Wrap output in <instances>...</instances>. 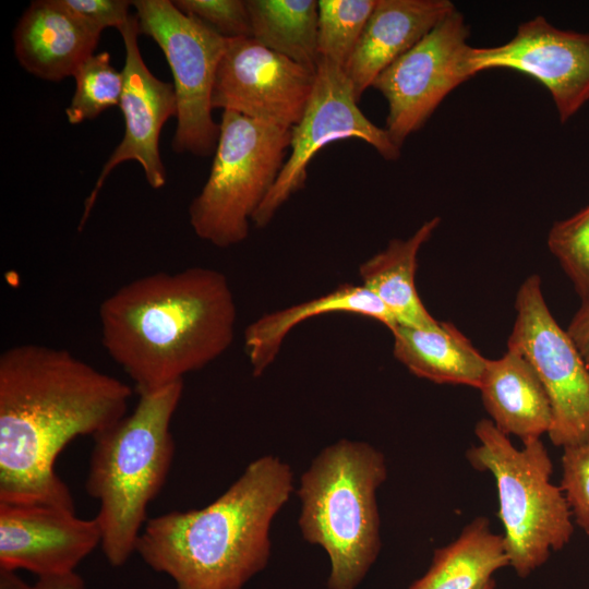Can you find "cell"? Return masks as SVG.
Instances as JSON below:
<instances>
[{
	"label": "cell",
	"instance_id": "e0dca14e",
	"mask_svg": "<svg viewBox=\"0 0 589 589\" xmlns=\"http://www.w3.org/2000/svg\"><path fill=\"white\" fill-rule=\"evenodd\" d=\"M99 37L53 0H37L16 24L14 53L31 74L58 82L73 76L81 63L94 55Z\"/></svg>",
	"mask_w": 589,
	"mask_h": 589
},
{
	"label": "cell",
	"instance_id": "ffe728a7",
	"mask_svg": "<svg viewBox=\"0 0 589 589\" xmlns=\"http://www.w3.org/2000/svg\"><path fill=\"white\" fill-rule=\"evenodd\" d=\"M390 333L394 357L416 376L480 387L489 359L454 324L440 322L435 328L397 325Z\"/></svg>",
	"mask_w": 589,
	"mask_h": 589
},
{
	"label": "cell",
	"instance_id": "603a6c76",
	"mask_svg": "<svg viewBox=\"0 0 589 589\" xmlns=\"http://www.w3.org/2000/svg\"><path fill=\"white\" fill-rule=\"evenodd\" d=\"M252 38L262 46L316 71L318 62L315 0H245Z\"/></svg>",
	"mask_w": 589,
	"mask_h": 589
},
{
	"label": "cell",
	"instance_id": "4dcf8cb0",
	"mask_svg": "<svg viewBox=\"0 0 589 589\" xmlns=\"http://www.w3.org/2000/svg\"><path fill=\"white\" fill-rule=\"evenodd\" d=\"M566 332L589 369V300L580 302V306L572 317Z\"/></svg>",
	"mask_w": 589,
	"mask_h": 589
},
{
	"label": "cell",
	"instance_id": "44dd1931",
	"mask_svg": "<svg viewBox=\"0 0 589 589\" xmlns=\"http://www.w3.org/2000/svg\"><path fill=\"white\" fill-rule=\"evenodd\" d=\"M440 221V217H433L409 238L390 240L384 250L359 267L361 285L387 306L398 325L417 328H435L440 325L423 305L416 287L418 254Z\"/></svg>",
	"mask_w": 589,
	"mask_h": 589
},
{
	"label": "cell",
	"instance_id": "4316f807",
	"mask_svg": "<svg viewBox=\"0 0 589 589\" xmlns=\"http://www.w3.org/2000/svg\"><path fill=\"white\" fill-rule=\"evenodd\" d=\"M184 14L197 19L220 36L252 37L250 14L244 0H175Z\"/></svg>",
	"mask_w": 589,
	"mask_h": 589
},
{
	"label": "cell",
	"instance_id": "52a82bcc",
	"mask_svg": "<svg viewBox=\"0 0 589 589\" xmlns=\"http://www.w3.org/2000/svg\"><path fill=\"white\" fill-rule=\"evenodd\" d=\"M211 172L189 207L195 235L229 248L249 236L250 223L288 157L290 129L224 110Z\"/></svg>",
	"mask_w": 589,
	"mask_h": 589
},
{
	"label": "cell",
	"instance_id": "3957f363",
	"mask_svg": "<svg viewBox=\"0 0 589 589\" xmlns=\"http://www.w3.org/2000/svg\"><path fill=\"white\" fill-rule=\"evenodd\" d=\"M292 482L288 464L262 456L205 507L148 518L135 553L177 589H242L268 562L271 525Z\"/></svg>",
	"mask_w": 589,
	"mask_h": 589
},
{
	"label": "cell",
	"instance_id": "8992f818",
	"mask_svg": "<svg viewBox=\"0 0 589 589\" xmlns=\"http://www.w3.org/2000/svg\"><path fill=\"white\" fill-rule=\"evenodd\" d=\"M474 433L479 444L467 452V458L495 479L509 566L525 578L546 562L551 551L570 540L568 503L561 486L551 482L553 465L540 438L518 449L490 419H481Z\"/></svg>",
	"mask_w": 589,
	"mask_h": 589
},
{
	"label": "cell",
	"instance_id": "83f0119b",
	"mask_svg": "<svg viewBox=\"0 0 589 589\" xmlns=\"http://www.w3.org/2000/svg\"><path fill=\"white\" fill-rule=\"evenodd\" d=\"M562 485L577 525L589 534V437L563 448Z\"/></svg>",
	"mask_w": 589,
	"mask_h": 589
},
{
	"label": "cell",
	"instance_id": "8fae6325",
	"mask_svg": "<svg viewBox=\"0 0 589 589\" xmlns=\"http://www.w3.org/2000/svg\"><path fill=\"white\" fill-rule=\"evenodd\" d=\"M468 36L469 27L455 9L374 81L388 105L384 129L397 147L453 89L478 74Z\"/></svg>",
	"mask_w": 589,
	"mask_h": 589
},
{
	"label": "cell",
	"instance_id": "484cf974",
	"mask_svg": "<svg viewBox=\"0 0 589 589\" xmlns=\"http://www.w3.org/2000/svg\"><path fill=\"white\" fill-rule=\"evenodd\" d=\"M546 243L580 301L589 300V205L554 223Z\"/></svg>",
	"mask_w": 589,
	"mask_h": 589
},
{
	"label": "cell",
	"instance_id": "9a60e30c",
	"mask_svg": "<svg viewBox=\"0 0 589 589\" xmlns=\"http://www.w3.org/2000/svg\"><path fill=\"white\" fill-rule=\"evenodd\" d=\"M100 542L95 517L50 504L0 502V569L37 577L74 573Z\"/></svg>",
	"mask_w": 589,
	"mask_h": 589
},
{
	"label": "cell",
	"instance_id": "ac0fdd59",
	"mask_svg": "<svg viewBox=\"0 0 589 589\" xmlns=\"http://www.w3.org/2000/svg\"><path fill=\"white\" fill-rule=\"evenodd\" d=\"M494 425L522 443L549 433L553 422L548 394L526 358L513 348L489 359L480 387Z\"/></svg>",
	"mask_w": 589,
	"mask_h": 589
},
{
	"label": "cell",
	"instance_id": "1f68e13d",
	"mask_svg": "<svg viewBox=\"0 0 589 589\" xmlns=\"http://www.w3.org/2000/svg\"><path fill=\"white\" fill-rule=\"evenodd\" d=\"M494 587H495V581L493 579H491L484 586H482L480 589H494Z\"/></svg>",
	"mask_w": 589,
	"mask_h": 589
},
{
	"label": "cell",
	"instance_id": "6da1fadb",
	"mask_svg": "<svg viewBox=\"0 0 589 589\" xmlns=\"http://www.w3.org/2000/svg\"><path fill=\"white\" fill-rule=\"evenodd\" d=\"M133 389L64 349L36 344L0 356V502L75 510L55 470L62 449L128 414Z\"/></svg>",
	"mask_w": 589,
	"mask_h": 589
},
{
	"label": "cell",
	"instance_id": "7a4b0ae2",
	"mask_svg": "<svg viewBox=\"0 0 589 589\" xmlns=\"http://www.w3.org/2000/svg\"><path fill=\"white\" fill-rule=\"evenodd\" d=\"M98 315L104 348L140 396L220 357L235 339L237 306L221 272L193 266L121 286Z\"/></svg>",
	"mask_w": 589,
	"mask_h": 589
},
{
	"label": "cell",
	"instance_id": "5b68a950",
	"mask_svg": "<svg viewBox=\"0 0 589 589\" xmlns=\"http://www.w3.org/2000/svg\"><path fill=\"white\" fill-rule=\"evenodd\" d=\"M386 476L380 450L346 438L322 449L301 476L298 524L303 539L329 557V589H354L377 557L376 491Z\"/></svg>",
	"mask_w": 589,
	"mask_h": 589
},
{
	"label": "cell",
	"instance_id": "9c48e42d",
	"mask_svg": "<svg viewBox=\"0 0 589 589\" xmlns=\"http://www.w3.org/2000/svg\"><path fill=\"white\" fill-rule=\"evenodd\" d=\"M515 310L507 347L526 358L548 394L553 445L564 448L584 442L589 437V369L550 311L540 276L529 275L519 286Z\"/></svg>",
	"mask_w": 589,
	"mask_h": 589
},
{
	"label": "cell",
	"instance_id": "2e32d148",
	"mask_svg": "<svg viewBox=\"0 0 589 589\" xmlns=\"http://www.w3.org/2000/svg\"><path fill=\"white\" fill-rule=\"evenodd\" d=\"M454 10L449 0H377L344 68L358 101L385 69Z\"/></svg>",
	"mask_w": 589,
	"mask_h": 589
},
{
	"label": "cell",
	"instance_id": "7402d4cb",
	"mask_svg": "<svg viewBox=\"0 0 589 589\" xmlns=\"http://www.w3.org/2000/svg\"><path fill=\"white\" fill-rule=\"evenodd\" d=\"M509 566L504 538L485 517L469 522L457 539L434 551L429 570L409 589H480Z\"/></svg>",
	"mask_w": 589,
	"mask_h": 589
},
{
	"label": "cell",
	"instance_id": "4fadbf2b",
	"mask_svg": "<svg viewBox=\"0 0 589 589\" xmlns=\"http://www.w3.org/2000/svg\"><path fill=\"white\" fill-rule=\"evenodd\" d=\"M472 62L477 73L503 68L536 79L550 92L562 123L589 100V33L557 28L543 16L521 23L503 45L473 48Z\"/></svg>",
	"mask_w": 589,
	"mask_h": 589
},
{
	"label": "cell",
	"instance_id": "d6986e66",
	"mask_svg": "<svg viewBox=\"0 0 589 589\" xmlns=\"http://www.w3.org/2000/svg\"><path fill=\"white\" fill-rule=\"evenodd\" d=\"M351 313L370 317L389 330L397 321L387 306L362 285L342 284L314 299L263 314L244 332V349L252 373L261 376L276 359L288 334L310 317Z\"/></svg>",
	"mask_w": 589,
	"mask_h": 589
},
{
	"label": "cell",
	"instance_id": "7c38bea8",
	"mask_svg": "<svg viewBox=\"0 0 589 589\" xmlns=\"http://www.w3.org/2000/svg\"><path fill=\"white\" fill-rule=\"evenodd\" d=\"M315 71L255 41L227 39L213 89V108H221L285 129L301 119Z\"/></svg>",
	"mask_w": 589,
	"mask_h": 589
},
{
	"label": "cell",
	"instance_id": "cb8c5ba5",
	"mask_svg": "<svg viewBox=\"0 0 589 589\" xmlns=\"http://www.w3.org/2000/svg\"><path fill=\"white\" fill-rule=\"evenodd\" d=\"M377 0H320L317 50L342 68L351 57Z\"/></svg>",
	"mask_w": 589,
	"mask_h": 589
},
{
	"label": "cell",
	"instance_id": "30bf717a",
	"mask_svg": "<svg viewBox=\"0 0 589 589\" xmlns=\"http://www.w3.org/2000/svg\"><path fill=\"white\" fill-rule=\"evenodd\" d=\"M358 103L344 68L320 58L304 112L290 129V152L286 163L252 218L255 227H266L278 209L304 188L310 163L330 143L358 139L371 145L386 160L399 158L400 148L385 129L375 125L363 115Z\"/></svg>",
	"mask_w": 589,
	"mask_h": 589
},
{
	"label": "cell",
	"instance_id": "5bb4252c",
	"mask_svg": "<svg viewBox=\"0 0 589 589\" xmlns=\"http://www.w3.org/2000/svg\"><path fill=\"white\" fill-rule=\"evenodd\" d=\"M118 31L125 48V62L121 71L123 91L119 105L124 117V134L85 201L79 230L83 229L106 178L123 161L139 163L152 188L160 189L166 183L159 136L165 122L177 116L175 87L157 79L144 63L137 44L140 29L136 16L130 15Z\"/></svg>",
	"mask_w": 589,
	"mask_h": 589
},
{
	"label": "cell",
	"instance_id": "f1b7e54d",
	"mask_svg": "<svg viewBox=\"0 0 589 589\" xmlns=\"http://www.w3.org/2000/svg\"><path fill=\"white\" fill-rule=\"evenodd\" d=\"M93 33L100 35L107 27L120 28L130 17L132 1L125 0H53Z\"/></svg>",
	"mask_w": 589,
	"mask_h": 589
},
{
	"label": "cell",
	"instance_id": "f546056e",
	"mask_svg": "<svg viewBox=\"0 0 589 589\" xmlns=\"http://www.w3.org/2000/svg\"><path fill=\"white\" fill-rule=\"evenodd\" d=\"M0 589H86L84 579L76 573L38 577L28 585L15 572L0 569Z\"/></svg>",
	"mask_w": 589,
	"mask_h": 589
},
{
	"label": "cell",
	"instance_id": "ba28073f",
	"mask_svg": "<svg viewBox=\"0 0 589 589\" xmlns=\"http://www.w3.org/2000/svg\"><path fill=\"white\" fill-rule=\"evenodd\" d=\"M140 33L163 50L173 76L177 97L176 153H215L219 124L212 116L213 89L227 38L181 12L169 0H135Z\"/></svg>",
	"mask_w": 589,
	"mask_h": 589
},
{
	"label": "cell",
	"instance_id": "277c9868",
	"mask_svg": "<svg viewBox=\"0 0 589 589\" xmlns=\"http://www.w3.org/2000/svg\"><path fill=\"white\" fill-rule=\"evenodd\" d=\"M183 381L139 396L131 413L96 434L85 489L99 508L100 548L113 567L135 553L147 507L163 489L175 455L170 431Z\"/></svg>",
	"mask_w": 589,
	"mask_h": 589
},
{
	"label": "cell",
	"instance_id": "d4e9b609",
	"mask_svg": "<svg viewBox=\"0 0 589 589\" xmlns=\"http://www.w3.org/2000/svg\"><path fill=\"white\" fill-rule=\"evenodd\" d=\"M75 91L65 109L72 124L95 119L106 109L120 105L123 75L111 64L109 52L89 56L75 71Z\"/></svg>",
	"mask_w": 589,
	"mask_h": 589
}]
</instances>
